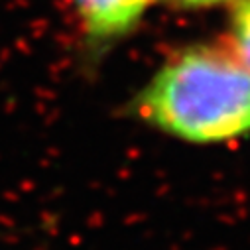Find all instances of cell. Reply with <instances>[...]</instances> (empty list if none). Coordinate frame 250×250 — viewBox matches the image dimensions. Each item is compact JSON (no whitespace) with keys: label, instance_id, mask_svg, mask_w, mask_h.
Listing matches in <instances>:
<instances>
[{"label":"cell","instance_id":"1","mask_svg":"<svg viewBox=\"0 0 250 250\" xmlns=\"http://www.w3.org/2000/svg\"><path fill=\"white\" fill-rule=\"evenodd\" d=\"M134 116L195 146L250 136V69L223 38L177 45L132 99Z\"/></svg>","mask_w":250,"mask_h":250},{"label":"cell","instance_id":"2","mask_svg":"<svg viewBox=\"0 0 250 250\" xmlns=\"http://www.w3.org/2000/svg\"><path fill=\"white\" fill-rule=\"evenodd\" d=\"M162 0H67L79 53L97 61L132 38Z\"/></svg>","mask_w":250,"mask_h":250},{"label":"cell","instance_id":"3","mask_svg":"<svg viewBox=\"0 0 250 250\" xmlns=\"http://www.w3.org/2000/svg\"><path fill=\"white\" fill-rule=\"evenodd\" d=\"M227 30L221 38L250 69V0H238L227 8Z\"/></svg>","mask_w":250,"mask_h":250},{"label":"cell","instance_id":"4","mask_svg":"<svg viewBox=\"0 0 250 250\" xmlns=\"http://www.w3.org/2000/svg\"><path fill=\"white\" fill-rule=\"evenodd\" d=\"M162 2L179 12H207L217 8H229L238 0H162Z\"/></svg>","mask_w":250,"mask_h":250}]
</instances>
